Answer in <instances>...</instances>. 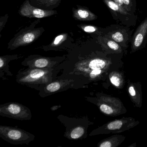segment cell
Returning a JSON list of instances; mask_svg holds the SVG:
<instances>
[{
  "instance_id": "obj_13",
  "label": "cell",
  "mask_w": 147,
  "mask_h": 147,
  "mask_svg": "<svg viewBox=\"0 0 147 147\" xmlns=\"http://www.w3.org/2000/svg\"><path fill=\"white\" fill-rule=\"evenodd\" d=\"M18 55H7L0 57V77L5 80V75L12 76L13 74L9 70V63L12 60L18 59Z\"/></svg>"
},
{
  "instance_id": "obj_12",
  "label": "cell",
  "mask_w": 147,
  "mask_h": 147,
  "mask_svg": "<svg viewBox=\"0 0 147 147\" xmlns=\"http://www.w3.org/2000/svg\"><path fill=\"white\" fill-rule=\"evenodd\" d=\"M21 13L24 16H26L29 18L35 17L38 18H45L52 15L51 11H44L41 9L36 8L31 6L29 3H26L24 5L21 10Z\"/></svg>"
},
{
  "instance_id": "obj_5",
  "label": "cell",
  "mask_w": 147,
  "mask_h": 147,
  "mask_svg": "<svg viewBox=\"0 0 147 147\" xmlns=\"http://www.w3.org/2000/svg\"><path fill=\"white\" fill-rule=\"evenodd\" d=\"M0 137L11 144H28L35 136L17 127L0 125Z\"/></svg>"
},
{
  "instance_id": "obj_14",
  "label": "cell",
  "mask_w": 147,
  "mask_h": 147,
  "mask_svg": "<svg viewBox=\"0 0 147 147\" xmlns=\"http://www.w3.org/2000/svg\"><path fill=\"white\" fill-rule=\"evenodd\" d=\"M35 31L29 32L23 35L21 37H19L18 40H16L14 44L12 45V48L14 49L19 46L26 45L33 42L37 36V33Z\"/></svg>"
},
{
  "instance_id": "obj_18",
  "label": "cell",
  "mask_w": 147,
  "mask_h": 147,
  "mask_svg": "<svg viewBox=\"0 0 147 147\" xmlns=\"http://www.w3.org/2000/svg\"><path fill=\"white\" fill-rule=\"evenodd\" d=\"M99 108L101 111L105 114L111 115L113 113L112 108L109 106L104 104H100V105H99Z\"/></svg>"
},
{
  "instance_id": "obj_1",
  "label": "cell",
  "mask_w": 147,
  "mask_h": 147,
  "mask_svg": "<svg viewBox=\"0 0 147 147\" xmlns=\"http://www.w3.org/2000/svg\"><path fill=\"white\" fill-rule=\"evenodd\" d=\"M123 55V53H109L102 48L87 58L73 63H62L57 67L63 71L61 76H76L88 85L92 82L105 81L111 74L122 67Z\"/></svg>"
},
{
  "instance_id": "obj_7",
  "label": "cell",
  "mask_w": 147,
  "mask_h": 147,
  "mask_svg": "<svg viewBox=\"0 0 147 147\" xmlns=\"http://www.w3.org/2000/svg\"><path fill=\"white\" fill-rule=\"evenodd\" d=\"M0 115L20 120H30L32 117L30 110L18 102H9L1 105Z\"/></svg>"
},
{
  "instance_id": "obj_10",
  "label": "cell",
  "mask_w": 147,
  "mask_h": 147,
  "mask_svg": "<svg viewBox=\"0 0 147 147\" xmlns=\"http://www.w3.org/2000/svg\"><path fill=\"white\" fill-rule=\"evenodd\" d=\"M131 52L142 49L147 43V17L138 26L131 39Z\"/></svg>"
},
{
  "instance_id": "obj_20",
  "label": "cell",
  "mask_w": 147,
  "mask_h": 147,
  "mask_svg": "<svg viewBox=\"0 0 147 147\" xmlns=\"http://www.w3.org/2000/svg\"><path fill=\"white\" fill-rule=\"evenodd\" d=\"M63 38V35H60V36L57 37L55 39V41H54V44L55 45H57L59 44V43L61 41Z\"/></svg>"
},
{
  "instance_id": "obj_6",
  "label": "cell",
  "mask_w": 147,
  "mask_h": 147,
  "mask_svg": "<svg viewBox=\"0 0 147 147\" xmlns=\"http://www.w3.org/2000/svg\"><path fill=\"white\" fill-rule=\"evenodd\" d=\"M133 31L130 27L123 25L112 24L104 28V36L117 42L123 49L125 51L130 42Z\"/></svg>"
},
{
  "instance_id": "obj_19",
  "label": "cell",
  "mask_w": 147,
  "mask_h": 147,
  "mask_svg": "<svg viewBox=\"0 0 147 147\" xmlns=\"http://www.w3.org/2000/svg\"><path fill=\"white\" fill-rule=\"evenodd\" d=\"M110 81L111 82L114 86L117 87H119L121 84L120 79L118 76L115 75L110 76Z\"/></svg>"
},
{
  "instance_id": "obj_4",
  "label": "cell",
  "mask_w": 147,
  "mask_h": 147,
  "mask_svg": "<svg viewBox=\"0 0 147 147\" xmlns=\"http://www.w3.org/2000/svg\"><path fill=\"white\" fill-rule=\"evenodd\" d=\"M57 118L66 128L64 136L66 138L78 140L87 137V129L90 123L86 117L76 118L60 115L57 116Z\"/></svg>"
},
{
  "instance_id": "obj_3",
  "label": "cell",
  "mask_w": 147,
  "mask_h": 147,
  "mask_svg": "<svg viewBox=\"0 0 147 147\" xmlns=\"http://www.w3.org/2000/svg\"><path fill=\"white\" fill-rule=\"evenodd\" d=\"M87 84L82 79L76 76H59L55 80L46 85L30 86L29 87L38 91L40 97L45 98L69 89L86 87Z\"/></svg>"
},
{
  "instance_id": "obj_9",
  "label": "cell",
  "mask_w": 147,
  "mask_h": 147,
  "mask_svg": "<svg viewBox=\"0 0 147 147\" xmlns=\"http://www.w3.org/2000/svg\"><path fill=\"white\" fill-rule=\"evenodd\" d=\"M65 59V57H47L30 56L22 62V65L32 68H56Z\"/></svg>"
},
{
  "instance_id": "obj_8",
  "label": "cell",
  "mask_w": 147,
  "mask_h": 147,
  "mask_svg": "<svg viewBox=\"0 0 147 147\" xmlns=\"http://www.w3.org/2000/svg\"><path fill=\"white\" fill-rule=\"evenodd\" d=\"M111 13L113 19L121 23V24L130 27L136 26L137 16L126 11L112 0H103Z\"/></svg>"
},
{
  "instance_id": "obj_2",
  "label": "cell",
  "mask_w": 147,
  "mask_h": 147,
  "mask_svg": "<svg viewBox=\"0 0 147 147\" xmlns=\"http://www.w3.org/2000/svg\"><path fill=\"white\" fill-rule=\"evenodd\" d=\"M59 69H41L28 68L19 71L16 82L19 84L30 87L46 85L57 79Z\"/></svg>"
},
{
  "instance_id": "obj_17",
  "label": "cell",
  "mask_w": 147,
  "mask_h": 147,
  "mask_svg": "<svg viewBox=\"0 0 147 147\" xmlns=\"http://www.w3.org/2000/svg\"><path fill=\"white\" fill-rule=\"evenodd\" d=\"M123 120H114L107 124V128L109 130H116L120 129L123 126Z\"/></svg>"
},
{
  "instance_id": "obj_21",
  "label": "cell",
  "mask_w": 147,
  "mask_h": 147,
  "mask_svg": "<svg viewBox=\"0 0 147 147\" xmlns=\"http://www.w3.org/2000/svg\"><path fill=\"white\" fill-rule=\"evenodd\" d=\"M129 92L131 96H135L136 94V91L134 89V88L132 86H130L129 88Z\"/></svg>"
},
{
  "instance_id": "obj_22",
  "label": "cell",
  "mask_w": 147,
  "mask_h": 147,
  "mask_svg": "<svg viewBox=\"0 0 147 147\" xmlns=\"http://www.w3.org/2000/svg\"><path fill=\"white\" fill-rule=\"evenodd\" d=\"M112 1H113L114 2H115V3L118 4L120 6L122 7H123L124 8L123 5V2H122L121 0H112Z\"/></svg>"
},
{
  "instance_id": "obj_15",
  "label": "cell",
  "mask_w": 147,
  "mask_h": 147,
  "mask_svg": "<svg viewBox=\"0 0 147 147\" xmlns=\"http://www.w3.org/2000/svg\"><path fill=\"white\" fill-rule=\"evenodd\" d=\"M78 16L84 20H92L97 19V17L90 11L86 9H80L77 11Z\"/></svg>"
},
{
  "instance_id": "obj_11",
  "label": "cell",
  "mask_w": 147,
  "mask_h": 147,
  "mask_svg": "<svg viewBox=\"0 0 147 147\" xmlns=\"http://www.w3.org/2000/svg\"><path fill=\"white\" fill-rule=\"evenodd\" d=\"M97 40L103 49L110 53H123V49L117 42L104 36H98Z\"/></svg>"
},
{
  "instance_id": "obj_16",
  "label": "cell",
  "mask_w": 147,
  "mask_h": 147,
  "mask_svg": "<svg viewBox=\"0 0 147 147\" xmlns=\"http://www.w3.org/2000/svg\"><path fill=\"white\" fill-rule=\"evenodd\" d=\"M123 5L124 8L129 12L135 14L136 10V0H121Z\"/></svg>"
},
{
  "instance_id": "obj_23",
  "label": "cell",
  "mask_w": 147,
  "mask_h": 147,
  "mask_svg": "<svg viewBox=\"0 0 147 147\" xmlns=\"http://www.w3.org/2000/svg\"><path fill=\"white\" fill-rule=\"evenodd\" d=\"M50 1H55V0H50Z\"/></svg>"
}]
</instances>
